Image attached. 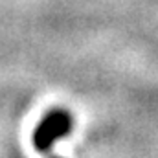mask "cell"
Wrapping results in <instances>:
<instances>
[{
  "label": "cell",
  "instance_id": "6da1fadb",
  "mask_svg": "<svg viewBox=\"0 0 158 158\" xmlns=\"http://www.w3.org/2000/svg\"><path fill=\"white\" fill-rule=\"evenodd\" d=\"M72 129H74V116L66 109L57 107L42 116L31 134V142L37 151L48 153L59 140L66 138L72 132Z\"/></svg>",
  "mask_w": 158,
  "mask_h": 158
},
{
  "label": "cell",
  "instance_id": "7a4b0ae2",
  "mask_svg": "<svg viewBox=\"0 0 158 158\" xmlns=\"http://www.w3.org/2000/svg\"><path fill=\"white\" fill-rule=\"evenodd\" d=\"M52 158H61V156H52Z\"/></svg>",
  "mask_w": 158,
  "mask_h": 158
}]
</instances>
